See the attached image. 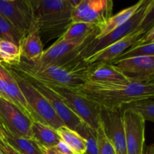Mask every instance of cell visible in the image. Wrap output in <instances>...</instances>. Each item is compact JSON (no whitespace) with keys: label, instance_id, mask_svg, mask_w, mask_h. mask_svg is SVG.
Returning a JSON list of instances; mask_svg holds the SVG:
<instances>
[{"label":"cell","instance_id":"obj_1","mask_svg":"<svg viewBox=\"0 0 154 154\" xmlns=\"http://www.w3.org/2000/svg\"><path fill=\"white\" fill-rule=\"evenodd\" d=\"M76 93L99 105L114 109L133 101L154 97V82L95 83L87 81Z\"/></svg>","mask_w":154,"mask_h":154},{"label":"cell","instance_id":"obj_2","mask_svg":"<svg viewBox=\"0 0 154 154\" xmlns=\"http://www.w3.org/2000/svg\"><path fill=\"white\" fill-rule=\"evenodd\" d=\"M91 66L92 64H88L84 60H81L63 66L33 69L21 60L19 64L10 67L29 79L34 80L48 87L76 90L87 81Z\"/></svg>","mask_w":154,"mask_h":154},{"label":"cell","instance_id":"obj_3","mask_svg":"<svg viewBox=\"0 0 154 154\" xmlns=\"http://www.w3.org/2000/svg\"><path fill=\"white\" fill-rule=\"evenodd\" d=\"M81 0H31L41 37L47 42L60 38L72 23V14Z\"/></svg>","mask_w":154,"mask_h":154},{"label":"cell","instance_id":"obj_4","mask_svg":"<svg viewBox=\"0 0 154 154\" xmlns=\"http://www.w3.org/2000/svg\"><path fill=\"white\" fill-rule=\"evenodd\" d=\"M10 69L31 110L34 121L41 122L56 130L64 126L48 99L32 85L29 80L20 72H16L11 67Z\"/></svg>","mask_w":154,"mask_h":154},{"label":"cell","instance_id":"obj_5","mask_svg":"<svg viewBox=\"0 0 154 154\" xmlns=\"http://www.w3.org/2000/svg\"><path fill=\"white\" fill-rule=\"evenodd\" d=\"M93 39L90 38L80 42L57 40L48 49L44 51L42 55L35 61L28 62L21 60L33 69L63 66L72 62L84 60L87 47Z\"/></svg>","mask_w":154,"mask_h":154},{"label":"cell","instance_id":"obj_6","mask_svg":"<svg viewBox=\"0 0 154 154\" xmlns=\"http://www.w3.org/2000/svg\"><path fill=\"white\" fill-rule=\"evenodd\" d=\"M153 10L154 0H144L140 8L126 22L102 38L92 41L87 47L84 58L120 40L144 26L147 21L153 18Z\"/></svg>","mask_w":154,"mask_h":154},{"label":"cell","instance_id":"obj_7","mask_svg":"<svg viewBox=\"0 0 154 154\" xmlns=\"http://www.w3.org/2000/svg\"><path fill=\"white\" fill-rule=\"evenodd\" d=\"M51 88L60 95L66 105L83 123L93 130H97L101 124L100 107L99 105L78 94L75 90L62 87Z\"/></svg>","mask_w":154,"mask_h":154},{"label":"cell","instance_id":"obj_8","mask_svg":"<svg viewBox=\"0 0 154 154\" xmlns=\"http://www.w3.org/2000/svg\"><path fill=\"white\" fill-rule=\"evenodd\" d=\"M113 8L111 0H81L72 11V23H86L101 28L113 16Z\"/></svg>","mask_w":154,"mask_h":154},{"label":"cell","instance_id":"obj_9","mask_svg":"<svg viewBox=\"0 0 154 154\" xmlns=\"http://www.w3.org/2000/svg\"><path fill=\"white\" fill-rule=\"evenodd\" d=\"M153 18L147 21L144 26L138 28L120 40L111 44L109 46L106 47L104 49L89 56L84 59V61L88 64H93L96 63H112L115 60H117L122 54L127 51L129 48L133 46L134 45L138 42L140 38L148 31L153 26Z\"/></svg>","mask_w":154,"mask_h":154},{"label":"cell","instance_id":"obj_10","mask_svg":"<svg viewBox=\"0 0 154 154\" xmlns=\"http://www.w3.org/2000/svg\"><path fill=\"white\" fill-rule=\"evenodd\" d=\"M32 121L13 103L0 98V128L16 137L32 138Z\"/></svg>","mask_w":154,"mask_h":154},{"label":"cell","instance_id":"obj_11","mask_svg":"<svg viewBox=\"0 0 154 154\" xmlns=\"http://www.w3.org/2000/svg\"><path fill=\"white\" fill-rule=\"evenodd\" d=\"M100 121L104 133L112 144L116 154H127L122 108H100Z\"/></svg>","mask_w":154,"mask_h":154},{"label":"cell","instance_id":"obj_12","mask_svg":"<svg viewBox=\"0 0 154 154\" xmlns=\"http://www.w3.org/2000/svg\"><path fill=\"white\" fill-rule=\"evenodd\" d=\"M0 14L24 35L35 20L31 0H0Z\"/></svg>","mask_w":154,"mask_h":154},{"label":"cell","instance_id":"obj_13","mask_svg":"<svg viewBox=\"0 0 154 154\" xmlns=\"http://www.w3.org/2000/svg\"><path fill=\"white\" fill-rule=\"evenodd\" d=\"M110 64L118 69L131 82H153L154 57H134L113 61Z\"/></svg>","mask_w":154,"mask_h":154},{"label":"cell","instance_id":"obj_14","mask_svg":"<svg viewBox=\"0 0 154 154\" xmlns=\"http://www.w3.org/2000/svg\"><path fill=\"white\" fill-rule=\"evenodd\" d=\"M123 111L126 153L143 154L145 143V120L132 110Z\"/></svg>","mask_w":154,"mask_h":154},{"label":"cell","instance_id":"obj_15","mask_svg":"<svg viewBox=\"0 0 154 154\" xmlns=\"http://www.w3.org/2000/svg\"><path fill=\"white\" fill-rule=\"evenodd\" d=\"M21 74V73H20ZM29 79V78H28ZM32 85L48 99L49 103L54 111L61 120L64 126H67L69 129L75 131L77 128L83 123L81 119L75 115L70 108L66 105L63 99L60 97V95L51 87L45 85V84L39 83L34 80L29 79Z\"/></svg>","mask_w":154,"mask_h":154},{"label":"cell","instance_id":"obj_16","mask_svg":"<svg viewBox=\"0 0 154 154\" xmlns=\"http://www.w3.org/2000/svg\"><path fill=\"white\" fill-rule=\"evenodd\" d=\"M2 67L3 78L5 81L6 94H7L8 102L13 103L32 121L34 122L31 110L20 89L17 82L12 75L10 67L3 63H2Z\"/></svg>","mask_w":154,"mask_h":154},{"label":"cell","instance_id":"obj_17","mask_svg":"<svg viewBox=\"0 0 154 154\" xmlns=\"http://www.w3.org/2000/svg\"><path fill=\"white\" fill-rule=\"evenodd\" d=\"M21 59L28 62L37 60L44 53V45L35 20L20 45Z\"/></svg>","mask_w":154,"mask_h":154},{"label":"cell","instance_id":"obj_18","mask_svg":"<svg viewBox=\"0 0 154 154\" xmlns=\"http://www.w3.org/2000/svg\"><path fill=\"white\" fill-rule=\"evenodd\" d=\"M87 81L95 83H128L129 81L114 66L108 63H93Z\"/></svg>","mask_w":154,"mask_h":154},{"label":"cell","instance_id":"obj_19","mask_svg":"<svg viewBox=\"0 0 154 154\" xmlns=\"http://www.w3.org/2000/svg\"><path fill=\"white\" fill-rule=\"evenodd\" d=\"M100 27L82 22L72 23L57 41L69 42H84L95 38L99 34Z\"/></svg>","mask_w":154,"mask_h":154},{"label":"cell","instance_id":"obj_20","mask_svg":"<svg viewBox=\"0 0 154 154\" xmlns=\"http://www.w3.org/2000/svg\"><path fill=\"white\" fill-rule=\"evenodd\" d=\"M32 138L44 148L55 147L61 141L56 129L41 122L34 121L31 126Z\"/></svg>","mask_w":154,"mask_h":154},{"label":"cell","instance_id":"obj_21","mask_svg":"<svg viewBox=\"0 0 154 154\" xmlns=\"http://www.w3.org/2000/svg\"><path fill=\"white\" fill-rule=\"evenodd\" d=\"M144 1V0H140L138 2L135 3V5H133L123 9L121 11H120L119 13L116 14L115 15L111 17L108 20V22L101 27L99 34L96 36V38L93 40L102 38L105 36H106L107 35L109 34L110 32L114 31L117 27H119L122 24L124 23L125 22H126L140 8V7L142 5Z\"/></svg>","mask_w":154,"mask_h":154},{"label":"cell","instance_id":"obj_22","mask_svg":"<svg viewBox=\"0 0 154 154\" xmlns=\"http://www.w3.org/2000/svg\"><path fill=\"white\" fill-rule=\"evenodd\" d=\"M4 141L20 154H44L40 146L32 138L16 137L3 131Z\"/></svg>","mask_w":154,"mask_h":154},{"label":"cell","instance_id":"obj_23","mask_svg":"<svg viewBox=\"0 0 154 154\" xmlns=\"http://www.w3.org/2000/svg\"><path fill=\"white\" fill-rule=\"evenodd\" d=\"M57 131L62 141H64L70 147L74 154L85 153V141L78 132L66 126H61Z\"/></svg>","mask_w":154,"mask_h":154},{"label":"cell","instance_id":"obj_24","mask_svg":"<svg viewBox=\"0 0 154 154\" xmlns=\"http://www.w3.org/2000/svg\"><path fill=\"white\" fill-rule=\"evenodd\" d=\"M130 109L141 115L146 121H154V101L153 98L138 99L122 107V110Z\"/></svg>","mask_w":154,"mask_h":154},{"label":"cell","instance_id":"obj_25","mask_svg":"<svg viewBox=\"0 0 154 154\" xmlns=\"http://www.w3.org/2000/svg\"><path fill=\"white\" fill-rule=\"evenodd\" d=\"M0 57L5 64L9 66H17L21 60L20 47L12 42L0 41Z\"/></svg>","mask_w":154,"mask_h":154},{"label":"cell","instance_id":"obj_26","mask_svg":"<svg viewBox=\"0 0 154 154\" xmlns=\"http://www.w3.org/2000/svg\"><path fill=\"white\" fill-rule=\"evenodd\" d=\"M24 37L25 35L21 32L0 14V41L12 42L20 47Z\"/></svg>","mask_w":154,"mask_h":154},{"label":"cell","instance_id":"obj_27","mask_svg":"<svg viewBox=\"0 0 154 154\" xmlns=\"http://www.w3.org/2000/svg\"><path fill=\"white\" fill-rule=\"evenodd\" d=\"M84 139L86 150L84 154H98V145L96 131L82 123L75 130Z\"/></svg>","mask_w":154,"mask_h":154},{"label":"cell","instance_id":"obj_28","mask_svg":"<svg viewBox=\"0 0 154 154\" xmlns=\"http://www.w3.org/2000/svg\"><path fill=\"white\" fill-rule=\"evenodd\" d=\"M96 141L98 145V154H116L112 144L104 133L102 126L96 130Z\"/></svg>","mask_w":154,"mask_h":154},{"label":"cell","instance_id":"obj_29","mask_svg":"<svg viewBox=\"0 0 154 154\" xmlns=\"http://www.w3.org/2000/svg\"><path fill=\"white\" fill-rule=\"evenodd\" d=\"M0 150L3 154H20L4 140H0Z\"/></svg>","mask_w":154,"mask_h":154},{"label":"cell","instance_id":"obj_30","mask_svg":"<svg viewBox=\"0 0 154 154\" xmlns=\"http://www.w3.org/2000/svg\"><path fill=\"white\" fill-rule=\"evenodd\" d=\"M0 98H2L5 100L8 101L7 94H6V84L4 78H3L2 63H0Z\"/></svg>","mask_w":154,"mask_h":154},{"label":"cell","instance_id":"obj_31","mask_svg":"<svg viewBox=\"0 0 154 154\" xmlns=\"http://www.w3.org/2000/svg\"><path fill=\"white\" fill-rule=\"evenodd\" d=\"M55 149L57 150H58L59 152H60V153L63 154H74L73 151L71 150L70 147H69L64 141H62V140L58 143V144L56 146Z\"/></svg>","mask_w":154,"mask_h":154},{"label":"cell","instance_id":"obj_32","mask_svg":"<svg viewBox=\"0 0 154 154\" xmlns=\"http://www.w3.org/2000/svg\"><path fill=\"white\" fill-rule=\"evenodd\" d=\"M41 148H42L44 154H63L59 152L58 150H56L55 147H52V148H44V147H41Z\"/></svg>","mask_w":154,"mask_h":154},{"label":"cell","instance_id":"obj_33","mask_svg":"<svg viewBox=\"0 0 154 154\" xmlns=\"http://www.w3.org/2000/svg\"><path fill=\"white\" fill-rule=\"evenodd\" d=\"M143 154H154V144H152L147 147L145 152Z\"/></svg>","mask_w":154,"mask_h":154},{"label":"cell","instance_id":"obj_34","mask_svg":"<svg viewBox=\"0 0 154 154\" xmlns=\"http://www.w3.org/2000/svg\"><path fill=\"white\" fill-rule=\"evenodd\" d=\"M0 140H4V134L1 128H0Z\"/></svg>","mask_w":154,"mask_h":154},{"label":"cell","instance_id":"obj_35","mask_svg":"<svg viewBox=\"0 0 154 154\" xmlns=\"http://www.w3.org/2000/svg\"><path fill=\"white\" fill-rule=\"evenodd\" d=\"M3 62H2V58H1V57H0V63H2Z\"/></svg>","mask_w":154,"mask_h":154},{"label":"cell","instance_id":"obj_36","mask_svg":"<svg viewBox=\"0 0 154 154\" xmlns=\"http://www.w3.org/2000/svg\"><path fill=\"white\" fill-rule=\"evenodd\" d=\"M0 154H3V153H2V152L1 150H0Z\"/></svg>","mask_w":154,"mask_h":154}]
</instances>
